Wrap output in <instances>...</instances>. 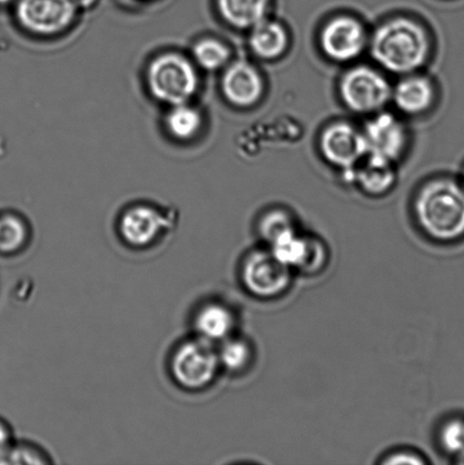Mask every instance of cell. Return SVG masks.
<instances>
[{"label":"cell","mask_w":464,"mask_h":465,"mask_svg":"<svg viewBox=\"0 0 464 465\" xmlns=\"http://www.w3.org/2000/svg\"><path fill=\"white\" fill-rule=\"evenodd\" d=\"M418 226L429 239L452 243L464 237V186L439 179L422 186L415 202Z\"/></svg>","instance_id":"1"},{"label":"cell","mask_w":464,"mask_h":465,"mask_svg":"<svg viewBox=\"0 0 464 465\" xmlns=\"http://www.w3.org/2000/svg\"><path fill=\"white\" fill-rule=\"evenodd\" d=\"M370 50L372 58L386 71L410 74L429 59L430 44L429 35L420 23L397 17L377 27Z\"/></svg>","instance_id":"2"},{"label":"cell","mask_w":464,"mask_h":465,"mask_svg":"<svg viewBox=\"0 0 464 465\" xmlns=\"http://www.w3.org/2000/svg\"><path fill=\"white\" fill-rule=\"evenodd\" d=\"M168 368L175 384L188 391L208 389L222 371L216 345L195 335L175 346Z\"/></svg>","instance_id":"3"},{"label":"cell","mask_w":464,"mask_h":465,"mask_svg":"<svg viewBox=\"0 0 464 465\" xmlns=\"http://www.w3.org/2000/svg\"><path fill=\"white\" fill-rule=\"evenodd\" d=\"M147 80L153 97L171 106L188 103L199 85L193 64L179 54H165L153 59Z\"/></svg>","instance_id":"4"},{"label":"cell","mask_w":464,"mask_h":465,"mask_svg":"<svg viewBox=\"0 0 464 465\" xmlns=\"http://www.w3.org/2000/svg\"><path fill=\"white\" fill-rule=\"evenodd\" d=\"M241 282L250 295L261 300L280 298L292 284L293 271L268 248L245 255L240 268Z\"/></svg>","instance_id":"5"},{"label":"cell","mask_w":464,"mask_h":465,"mask_svg":"<svg viewBox=\"0 0 464 465\" xmlns=\"http://www.w3.org/2000/svg\"><path fill=\"white\" fill-rule=\"evenodd\" d=\"M392 85L374 68L353 67L341 80L340 93L350 111L376 114L392 99Z\"/></svg>","instance_id":"6"},{"label":"cell","mask_w":464,"mask_h":465,"mask_svg":"<svg viewBox=\"0 0 464 465\" xmlns=\"http://www.w3.org/2000/svg\"><path fill=\"white\" fill-rule=\"evenodd\" d=\"M173 229V217L148 206L130 208L118 223V234L130 249L152 248Z\"/></svg>","instance_id":"7"},{"label":"cell","mask_w":464,"mask_h":465,"mask_svg":"<svg viewBox=\"0 0 464 465\" xmlns=\"http://www.w3.org/2000/svg\"><path fill=\"white\" fill-rule=\"evenodd\" d=\"M76 7L72 0H18L17 18L26 30L52 35L66 30L74 21Z\"/></svg>","instance_id":"8"},{"label":"cell","mask_w":464,"mask_h":465,"mask_svg":"<svg viewBox=\"0 0 464 465\" xmlns=\"http://www.w3.org/2000/svg\"><path fill=\"white\" fill-rule=\"evenodd\" d=\"M365 27L351 16L331 18L321 32L322 52L335 62H351L366 48Z\"/></svg>","instance_id":"9"},{"label":"cell","mask_w":464,"mask_h":465,"mask_svg":"<svg viewBox=\"0 0 464 465\" xmlns=\"http://www.w3.org/2000/svg\"><path fill=\"white\" fill-rule=\"evenodd\" d=\"M321 152L331 165L343 172L353 170L367 156L362 132L347 123H335L322 132Z\"/></svg>","instance_id":"10"},{"label":"cell","mask_w":464,"mask_h":465,"mask_svg":"<svg viewBox=\"0 0 464 465\" xmlns=\"http://www.w3.org/2000/svg\"><path fill=\"white\" fill-rule=\"evenodd\" d=\"M361 132L367 156L393 163L406 148V129L393 114L376 113Z\"/></svg>","instance_id":"11"},{"label":"cell","mask_w":464,"mask_h":465,"mask_svg":"<svg viewBox=\"0 0 464 465\" xmlns=\"http://www.w3.org/2000/svg\"><path fill=\"white\" fill-rule=\"evenodd\" d=\"M236 326L238 318L234 310L220 301H208L193 313V335L215 345L236 334Z\"/></svg>","instance_id":"12"},{"label":"cell","mask_w":464,"mask_h":465,"mask_svg":"<svg viewBox=\"0 0 464 465\" xmlns=\"http://www.w3.org/2000/svg\"><path fill=\"white\" fill-rule=\"evenodd\" d=\"M222 90L225 98L235 106H252L262 95V77L252 64L236 62L226 68L222 79Z\"/></svg>","instance_id":"13"},{"label":"cell","mask_w":464,"mask_h":465,"mask_svg":"<svg viewBox=\"0 0 464 465\" xmlns=\"http://www.w3.org/2000/svg\"><path fill=\"white\" fill-rule=\"evenodd\" d=\"M344 173L348 181L354 182L367 194L383 195L395 183L393 163L370 156L363 158L353 170Z\"/></svg>","instance_id":"14"},{"label":"cell","mask_w":464,"mask_h":465,"mask_svg":"<svg viewBox=\"0 0 464 465\" xmlns=\"http://www.w3.org/2000/svg\"><path fill=\"white\" fill-rule=\"evenodd\" d=\"M392 102L400 112L418 115L433 104L434 88L426 77L409 75L392 89Z\"/></svg>","instance_id":"15"},{"label":"cell","mask_w":464,"mask_h":465,"mask_svg":"<svg viewBox=\"0 0 464 465\" xmlns=\"http://www.w3.org/2000/svg\"><path fill=\"white\" fill-rule=\"evenodd\" d=\"M288 34L284 26L267 18L252 27L249 39L252 53L263 59L281 56L288 47Z\"/></svg>","instance_id":"16"},{"label":"cell","mask_w":464,"mask_h":465,"mask_svg":"<svg viewBox=\"0 0 464 465\" xmlns=\"http://www.w3.org/2000/svg\"><path fill=\"white\" fill-rule=\"evenodd\" d=\"M222 18L238 29H252L267 18L271 0H217Z\"/></svg>","instance_id":"17"},{"label":"cell","mask_w":464,"mask_h":465,"mask_svg":"<svg viewBox=\"0 0 464 465\" xmlns=\"http://www.w3.org/2000/svg\"><path fill=\"white\" fill-rule=\"evenodd\" d=\"M222 371L240 375L252 366L254 351L252 343L244 337L232 335L216 345Z\"/></svg>","instance_id":"18"},{"label":"cell","mask_w":464,"mask_h":465,"mask_svg":"<svg viewBox=\"0 0 464 465\" xmlns=\"http://www.w3.org/2000/svg\"><path fill=\"white\" fill-rule=\"evenodd\" d=\"M31 231L27 223L14 213L0 215V255L13 257L27 248Z\"/></svg>","instance_id":"19"},{"label":"cell","mask_w":464,"mask_h":465,"mask_svg":"<svg viewBox=\"0 0 464 465\" xmlns=\"http://www.w3.org/2000/svg\"><path fill=\"white\" fill-rule=\"evenodd\" d=\"M308 236L300 234L297 229L277 237L267 248L281 262L297 272L306 255Z\"/></svg>","instance_id":"20"},{"label":"cell","mask_w":464,"mask_h":465,"mask_svg":"<svg viewBox=\"0 0 464 465\" xmlns=\"http://www.w3.org/2000/svg\"><path fill=\"white\" fill-rule=\"evenodd\" d=\"M202 123V116L197 109L186 104L174 106L166 118L168 131L181 140H188L197 134Z\"/></svg>","instance_id":"21"},{"label":"cell","mask_w":464,"mask_h":465,"mask_svg":"<svg viewBox=\"0 0 464 465\" xmlns=\"http://www.w3.org/2000/svg\"><path fill=\"white\" fill-rule=\"evenodd\" d=\"M193 56L200 66L206 71H218L227 65L231 53L227 45L216 39L199 41L193 48Z\"/></svg>","instance_id":"22"},{"label":"cell","mask_w":464,"mask_h":465,"mask_svg":"<svg viewBox=\"0 0 464 465\" xmlns=\"http://www.w3.org/2000/svg\"><path fill=\"white\" fill-rule=\"evenodd\" d=\"M54 460L47 450L40 445L30 440H15L8 453L0 461V464H52Z\"/></svg>","instance_id":"23"},{"label":"cell","mask_w":464,"mask_h":465,"mask_svg":"<svg viewBox=\"0 0 464 465\" xmlns=\"http://www.w3.org/2000/svg\"><path fill=\"white\" fill-rule=\"evenodd\" d=\"M330 253L326 244L315 236H308L306 255L300 267L299 272L307 276H315L324 271L329 262Z\"/></svg>","instance_id":"24"},{"label":"cell","mask_w":464,"mask_h":465,"mask_svg":"<svg viewBox=\"0 0 464 465\" xmlns=\"http://www.w3.org/2000/svg\"><path fill=\"white\" fill-rule=\"evenodd\" d=\"M297 229L292 217L288 213L272 211L263 215L258 225V232L266 244H271L277 237L291 230Z\"/></svg>","instance_id":"25"},{"label":"cell","mask_w":464,"mask_h":465,"mask_svg":"<svg viewBox=\"0 0 464 465\" xmlns=\"http://www.w3.org/2000/svg\"><path fill=\"white\" fill-rule=\"evenodd\" d=\"M439 443L449 454L464 452V421L452 420L444 423L439 432Z\"/></svg>","instance_id":"26"},{"label":"cell","mask_w":464,"mask_h":465,"mask_svg":"<svg viewBox=\"0 0 464 465\" xmlns=\"http://www.w3.org/2000/svg\"><path fill=\"white\" fill-rule=\"evenodd\" d=\"M427 461L415 450H399L386 455L383 464H425Z\"/></svg>","instance_id":"27"},{"label":"cell","mask_w":464,"mask_h":465,"mask_svg":"<svg viewBox=\"0 0 464 465\" xmlns=\"http://www.w3.org/2000/svg\"><path fill=\"white\" fill-rule=\"evenodd\" d=\"M15 435L11 425L3 418H0V461L8 453L14 443H15Z\"/></svg>","instance_id":"28"},{"label":"cell","mask_w":464,"mask_h":465,"mask_svg":"<svg viewBox=\"0 0 464 465\" xmlns=\"http://www.w3.org/2000/svg\"><path fill=\"white\" fill-rule=\"evenodd\" d=\"M73 4H74V6L76 9L79 8H90L93 7L95 3H97V0H72Z\"/></svg>","instance_id":"29"},{"label":"cell","mask_w":464,"mask_h":465,"mask_svg":"<svg viewBox=\"0 0 464 465\" xmlns=\"http://www.w3.org/2000/svg\"><path fill=\"white\" fill-rule=\"evenodd\" d=\"M12 0H0V5H5V4H8V3H11Z\"/></svg>","instance_id":"30"},{"label":"cell","mask_w":464,"mask_h":465,"mask_svg":"<svg viewBox=\"0 0 464 465\" xmlns=\"http://www.w3.org/2000/svg\"><path fill=\"white\" fill-rule=\"evenodd\" d=\"M463 182H464V172H463ZM464 186V185H463Z\"/></svg>","instance_id":"31"}]
</instances>
